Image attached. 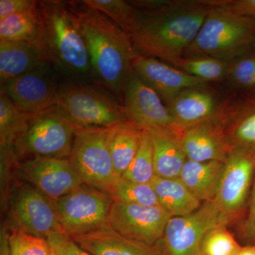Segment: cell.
Here are the masks:
<instances>
[{
  "mask_svg": "<svg viewBox=\"0 0 255 255\" xmlns=\"http://www.w3.org/2000/svg\"><path fill=\"white\" fill-rule=\"evenodd\" d=\"M69 159L84 184L109 195L121 177L111 155L109 128L78 130Z\"/></svg>",
  "mask_w": 255,
  "mask_h": 255,
  "instance_id": "cell-7",
  "label": "cell"
},
{
  "mask_svg": "<svg viewBox=\"0 0 255 255\" xmlns=\"http://www.w3.org/2000/svg\"><path fill=\"white\" fill-rule=\"evenodd\" d=\"M150 184L155 191L159 206L171 217L187 216L202 205L201 201L191 194L179 178L165 179L155 176Z\"/></svg>",
  "mask_w": 255,
  "mask_h": 255,
  "instance_id": "cell-24",
  "label": "cell"
},
{
  "mask_svg": "<svg viewBox=\"0 0 255 255\" xmlns=\"http://www.w3.org/2000/svg\"><path fill=\"white\" fill-rule=\"evenodd\" d=\"M171 216L159 206H142L114 201L108 224L116 232L150 246L163 237Z\"/></svg>",
  "mask_w": 255,
  "mask_h": 255,
  "instance_id": "cell-10",
  "label": "cell"
},
{
  "mask_svg": "<svg viewBox=\"0 0 255 255\" xmlns=\"http://www.w3.org/2000/svg\"><path fill=\"white\" fill-rule=\"evenodd\" d=\"M38 47L33 43L0 41V82L1 85L29 73L43 64Z\"/></svg>",
  "mask_w": 255,
  "mask_h": 255,
  "instance_id": "cell-21",
  "label": "cell"
},
{
  "mask_svg": "<svg viewBox=\"0 0 255 255\" xmlns=\"http://www.w3.org/2000/svg\"><path fill=\"white\" fill-rule=\"evenodd\" d=\"M32 114L18 110L4 92L0 91V144L14 146L27 125Z\"/></svg>",
  "mask_w": 255,
  "mask_h": 255,
  "instance_id": "cell-27",
  "label": "cell"
},
{
  "mask_svg": "<svg viewBox=\"0 0 255 255\" xmlns=\"http://www.w3.org/2000/svg\"><path fill=\"white\" fill-rule=\"evenodd\" d=\"M231 80L238 86L246 88L255 87V56L245 57L234 62L228 68Z\"/></svg>",
  "mask_w": 255,
  "mask_h": 255,
  "instance_id": "cell-34",
  "label": "cell"
},
{
  "mask_svg": "<svg viewBox=\"0 0 255 255\" xmlns=\"http://www.w3.org/2000/svg\"><path fill=\"white\" fill-rule=\"evenodd\" d=\"M255 175V155L233 149L224 162L215 204L227 219L236 216L246 204Z\"/></svg>",
  "mask_w": 255,
  "mask_h": 255,
  "instance_id": "cell-14",
  "label": "cell"
},
{
  "mask_svg": "<svg viewBox=\"0 0 255 255\" xmlns=\"http://www.w3.org/2000/svg\"><path fill=\"white\" fill-rule=\"evenodd\" d=\"M245 233L247 238L255 242V175L251 189L249 213L245 223Z\"/></svg>",
  "mask_w": 255,
  "mask_h": 255,
  "instance_id": "cell-38",
  "label": "cell"
},
{
  "mask_svg": "<svg viewBox=\"0 0 255 255\" xmlns=\"http://www.w3.org/2000/svg\"><path fill=\"white\" fill-rule=\"evenodd\" d=\"M224 169L220 161L199 162L187 159L179 179L201 201L214 200Z\"/></svg>",
  "mask_w": 255,
  "mask_h": 255,
  "instance_id": "cell-23",
  "label": "cell"
},
{
  "mask_svg": "<svg viewBox=\"0 0 255 255\" xmlns=\"http://www.w3.org/2000/svg\"><path fill=\"white\" fill-rule=\"evenodd\" d=\"M86 44L93 76L116 97L124 96L137 53L130 35L83 1H67Z\"/></svg>",
  "mask_w": 255,
  "mask_h": 255,
  "instance_id": "cell-2",
  "label": "cell"
},
{
  "mask_svg": "<svg viewBox=\"0 0 255 255\" xmlns=\"http://www.w3.org/2000/svg\"><path fill=\"white\" fill-rule=\"evenodd\" d=\"M41 31L34 43L45 61L70 80L93 76L90 54L67 1H38Z\"/></svg>",
  "mask_w": 255,
  "mask_h": 255,
  "instance_id": "cell-3",
  "label": "cell"
},
{
  "mask_svg": "<svg viewBox=\"0 0 255 255\" xmlns=\"http://www.w3.org/2000/svg\"><path fill=\"white\" fill-rule=\"evenodd\" d=\"M11 216L16 228L47 238L63 231L51 200L31 186L16 189L11 202Z\"/></svg>",
  "mask_w": 255,
  "mask_h": 255,
  "instance_id": "cell-15",
  "label": "cell"
},
{
  "mask_svg": "<svg viewBox=\"0 0 255 255\" xmlns=\"http://www.w3.org/2000/svg\"><path fill=\"white\" fill-rule=\"evenodd\" d=\"M41 18L38 3L0 21V41L35 43L39 38Z\"/></svg>",
  "mask_w": 255,
  "mask_h": 255,
  "instance_id": "cell-26",
  "label": "cell"
},
{
  "mask_svg": "<svg viewBox=\"0 0 255 255\" xmlns=\"http://www.w3.org/2000/svg\"><path fill=\"white\" fill-rule=\"evenodd\" d=\"M55 105L77 131L107 128L128 122L123 105L99 89L82 82L62 84Z\"/></svg>",
  "mask_w": 255,
  "mask_h": 255,
  "instance_id": "cell-5",
  "label": "cell"
},
{
  "mask_svg": "<svg viewBox=\"0 0 255 255\" xmlns=\"http://www.w3.org/2000/svg\"><path fill=\"white\" fill-rule=\"evenodd\" d=\"M169 63L204 82L221 80L229 68L227 62L204 55L182 57L171 60Z\"/></svg>",
  "mask_w": 255,
  "mask_h": 255,
  "instance_id": "cell-28",
  "label": "cell"
},
{
  "mask_svg": "<svg viewBox=\"0 0 255 255\" xmlns=\"http://www.w3.org/2000/svg\"><path fill=\"white\" fill-rule=\"evenodd\" d=\"M47 241L58 255H92L63 231L53 233L47 238Z\"/></svg>",
  "mask_w": 255,
  "mask_h": 255,
  "instance_id": "cell-35",
  "label": "cell"
},
{
  "mask_svg": "<svg viewBox=\"0 0 255 255\" xmlns=\"http://www.w3.org/2000/svg\"><path fill=\"white\" fill-rule=\"evenodd\" d=\"M123 107L128 121L143 130L182 132L160 97L134 72L126 85Z\"/></svg>",
  "mask_w": 255,
  "mask_h": 255,
  "instance_id": "cell-12",
  "label": "cell"
},
{
  "mask_svg": "<svg viewBox=\"0 0 255 255\" xmlns=\"http://www.w3.org/2000/svg\"><path fill=\"white\" fill-rule=\"evenodd\" d=\"M213 119L219 124H228L224 136L233 149L255 155V95L223 106Z\"/></svg>",
  "mask_w": 255,
  "mask_h": 255,
  "instance_id": "cell-17",
  "label": "cell"
},
{
  "mask_svg": "<svg viewBox=\"0 0 255 255\" xmlns=\"http://www.w3.org/2000/svg\"><path fill=\"white\" fill-rule=\"evenodd\" d=\"M58 255L57 254V253H55V252L54 251H53V249H52L51 251H50V253H49V255Z\"/></svg>",
  "mask_w": 255,
  "mask_h": 255,
  "instance_id": "cell-40",
  "label": "cell"
},
{
  "mask_svg": "<svg viewBox=\"0 0 255 255\" xmlns=\"http://www.w3.org/2000/svg\"><path fill=\"white\" fill-rule=\"evenodd\" d=\"M92 255H164L159 243L150 246L116 232L108 223L80 236L70 237Z\"/></svg>",
  "mask_w": 255,
  "mask_h": 255,
  "instance_id": "cell-19",
  "label": "cell"
},
{
  "mask_svg": "<svg viewBox=\"0 0 255 255\" xmlns=\"http://www.w3.org/2000/svg\"><path fill=\"white\" fill-rule=\"evenodd\" d=\"M133 72L165 105L184 90L200 87L206 82L162 60L138 54L134 60Z\"/></svg>",
  "mask_w": 255,
  "mask_h": 255,
  "instance_id": "cell-16",
  "label": "cell"
},
{
  "mask_svg": "<svg viewBox=\"0 0 255 255\" xmlns=\"http://www.w3.org/2000/svg\"><path fill=\"white\" fill-rule=\"evenodd\" d=\"M253 46L255 48V38L254 41H253Z\"/></svg>",
  "mask_w": 255,
  "mask_h": 255,
  "instance_id": "cell-41",
  "label": "cell"
},
{
  "mask_svg": "<svg viewBox=\"0 0 255 255\" xmlns=\"http://www.w3.org/2000/svg\"><path fill=\"white\" fill-rule=\"evenodd\" d=\"M131 182L150 184L155 177L153 148L150 132L144 130L141 143L128 168L122 176Z\"/></svg>",
  "mask_w": 255,
  "mask_h": 255,
  "instance_id": "cell-29",
  "label": "cell"
},
{
  "mask_svg": "<svg viewBox=\"0 0 255 255\" xmlns=\"http://www.w3.org/2000/svg\"><path fill=\"white\" fill-rule=\"evenodd\" d=\"M87 4L99 10L117 23L124 31L130 33L136 9L130 1L123 0H85Z\"/></svg>",
  "mask_w": 255,
  "mask_h": 255,
  "instance_id": "cell-31",
  "label": "cell"
},
{
  "mask_svg": "<svg viewBox=\"0 0 255 255\" xmlns=\"http://www.w3.org/2000/svg\"><path fill=\"white\" fill-rule=\"evenodd\" d=\"M130 2L136 9L129 35L137 54L167 63L185 56L209 11L204 1Z\"/></svg>",
  "mask_w": 255,
  "mask_h": 255,
  "instance_id": "cell-1",
  "label": "cell"
},
{
  "mask_svg": "<svg viewBox=\"0 0 255 255\" xmlns=\"http://www.w3.org/2000/svg\"><path fill=\"white\" fill-rule=\"evenodd\" d=\"M153 148L155 176L179 178L187 157L181 145V133L172 130H147Z\"/></svg>",
  "mask_w": 255,
  "mask_h": 255,
  "instance_id": "cell-22",
  "label": "cell"
},
{
  "mask_svg": "<svg viewBox=\"0 0 255 255\" xmlns=\"http://www.w3.org/2000/svg\"><path fill=\"white\" fill-rule=\"evenodd\" d=\"M7 241L9 255H48L52 250L47 240L16 228Z\"/></svg>",
  "mask_w": 255,
  "mask_h": 255,
  "instance_id": "cell-32",
  "label": "cell"
},
{
  "mask_svg": "<svg viewBox=\"0 0 255 255\" xmlns=\"http://www.w3.org/2000/svg\"><path fill=\"white\" fill-rule=\"evenodd\" d=\"M35 0H0V21L35 6Z\"/></svg>",
  "mask_w": 255,
  "mask_h": 255,
  "instance_id": "cell-37",
  "label": "cell"
},
{
  "mask_svg": "<svg viewBox=\"0 0 255 255\" xmlns=\"http://www.w3.org/2000/svg\"><path fill=\"white\" fill-rule=\"evenodd\" d=\"M228 221L214 200L206 201L192 214L170 218L159 246L164 255H201L206 234Z\"/></svg>",
  "mask_w": 255,
  "mask_h": 255,
  "instance_id": "cell-9",
  "label": "cell"
},
{
  "mask_svg": "<svg viewBox=\"0 0 255 255\" xmlns=\"http://www.w3.org/2000/svg\"><path fill=\"white\" fill-rule=\"evenodd\" d=\"M180 141L187 159L194 162H225L231 151L212 119L183 130Z\"/></svg>",
  "mask_w": 255,
  "mask_h": 255,
  "instance_id": "cell-18",
  "label": "cell"
},
{
  "mask_svg": "<svg viewBox=\"0 0 255 255\" xmlns=\"http://www.w3.org/2000/svg\"><path fill=\"white\" fill-rule=\"evenodd\" d=\"M166 106L182 132L188 128L207 122L216 113L213 96L199 87L184 90Z\"/></svg>",
  "mask_w": 255,
  "mask_h": 255,
  "instance_id": "cell-20",
  "label": "cell"
},
{
  "mask_svg": "<svg viewBox=\"0 0 255 255\" xmlns=\"http://www.w3.org/2000/svg\"><path fill=\"white\" fill-rule=\"evenodd\" d=\"M51 201L63 232L70 237L86 234L108 223L114 202L107 193L85 184Z\"/></svg>",
  "mask_w": 255,
  "mask_h": 255,
  "instance_id": "cell-8",
  "label": "cell"
},
{
  "mask_svg": "<svg viewBox=\"0 0 255 255\" xmlns=\"http://www.w3.org/2000/svg\"><path fill=\"white\" fill-rule=\"evenodd\" d=\"M209 11L185 56L204 55L228 62L246 51L255 38V23L218 5Z\"/></svg>",
  "mask_w": 255,
  "mask_h": 255,
  "instance_id": "cell-4",
  "label": "cell"
},
{
  "mask_svg": "<svg viewBox=\"0 0 255 255\" xmlns=\"http://www.w3.org/2000/svg\"><path fill=\"white\" fill-rule=\"evenodd\" d=\"M110 196L114 201L142 206H159L152 184L131 182L122 177L116 182Z\"/></svg>",
  "mask_w": 255,
  "mask_h": 255,
  "instance_id": "cell-30",
  "label": "cell"
},
{
  "mask_svg": "<svg viewBox=\"0 0 255 255\" xmlns=\"http://www.w3.org/2000/svg\"><path fill=\"white\" fill-rule=\"evenodd\" d=\"M235 255H255V244L253 246L241 247Z\"/></svg>",
  "mask_w": 255,
  "mask_h": 255,
  "instance_id": "cell-39",
  "label": "cell"
},
{
  "mask_svg": "<svg viewBox=\"0 0 255 255\" xmlns=\"http://www.w3.org/2000/svg\"><path fill=\"white\" fill-rule=\"evenodd\" d=\"M144 130L130 122L109 128V145L116 172L122 177L136 155Z\"/></svg>",
  "mask_w": 255,
  "mask_h": 255,
  "instance_id": "cell-25",
  "label": "cell"
},
{
  "mask_svg": "<svg viewBox=\"0 0 255 255\" xmlns=\"http://www.w3.org/2000/svg\"><path fill=\"white\" fill-rule=\"evenodd\" d=\"M16 172L50 200L60 199L84 184L69 158L33 157L18 161Z\"/></svg>",
  "mask_w": 255,
  "mask_h": 255,
  "instance_id": "cell-11",
  "label": "cell"
},
{
  "mask_svg": "<svg viewBox=\"0 0 255 255\" xmlns=\"http://www.w3.org/2000/svg\"><path fill=\"white\" fill-rule=\"evenodd\" d=\"M208 4L218 5L255 23V0H211Z\"/></svg>",
  "mask_w": 255,
  "mask_h": 255,
  "instance_id": "cell-36",
  "label": "cell"
},
{
  "mask_svg": "<svg viewBox=\"0 0 255 255\" xmlns=\"http://www.w3.org/2000/svg\"><path fill=\"white\" fill-rule=\"evenodd\" d=\"M77 129L56 105L32 114L24 130L15 142L20 158H69Z\"/></svg>",
  "mask_w": 255,
  "mask_h": 255,
  "instance_id": "cell-6",
  "label": "cell"
},
{
  "mask_svg": "<svg viewBox=\"0 0 255 255\" xmlns=\"http://www.w3.org/2000/svg\"><path fill=\"white\" fill-rule=\"evenodd\" d=\"M48 63L1 85L0 91L21 112L35 114L56 105L60 85Z\"/></svg>",
  "mask_w": 255,
  "mask_h": 255,
  "instance_id": "cell-13",
  "label": "cell"
},
{
  "mask_svg": "<svg viewBox=\"0 0 255 255\" xmlns=\"http://www.w3.org/2000/svg\"><path fill=\"white\" fill-rule=\"evenodd\" d=\"M226 226L213 228L202 242L201 255H235L241 249Z\"/></svg>",
  "mask_w": 255,
  "mask_h": 255,
  "instance_id": "cell-33",
  "label": "cell"
}]
</instances>
